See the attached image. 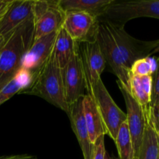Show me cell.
<instances>
[{"label":"cell","instance_id":"6da1fadb","mask_svg":"<svg viewBox=\"0 0 159 159\" xmlns=\"http://www.w3.org/2000/svg\"><path fill=\"white\" fill-rule=\"evenodd\" d=\"M34 20H27L14 30L0 52V90L21 69L23 57L34 42Z\"/></svg>","mask_w":159,"mask_h":159},{"label":"cell","instance_id":"7a4b0ae2","mask_svg":"<svg viewBox=\"0 0 159 159\" xmlns=\"http://www.w3.org/2000/svg\"><path fill=\"white\" fill-rule=\"evenodd\" d=\"M21 93L39 96L62 110L67 115L69 113V106L64 92L61 71L54 63L52 56L37 71L30 86Z\"/></svg>","mask_w":159,"mask_h":159},{"label":"cell","instance_id":"3957f363","mask_svg":"<svg viewBox=\"0 0 159 159\" xmlns=\"http://www.w3.org/2000/svg\"><path fill=\"white\" fill-rule=\"evenodd\" d=\"M140 17L159 19V0H113L103 13L98 17V20L107 22L116 26L124 27L126 23Z\"/></svg>","mask_w":159,"mask_h":159},{"label":"cell","instance_id":"277c9868","mask_svg":"<svg viewBox=\"0 0 159 159\" xmlns=\"http://www.w3.org/2000/svg\"><path fill=\"white\" fill-rule=\"evenodd\" d=\"M107 23L116 45L120 57L129 71L136 61L152 55V51L158 45L159 40L154 41L138 40L127 34L124 27Z\"/></svg>","mask_w":159,"mask_h":159},{"label":"cell","instance_id":"5b68a950","mask_svg":"<svg viewBox=\"0 0 159 159\" xmlns=\"http://www.w3.org/2000/svg\"><path fill=\"white\" fill-rule=\"evenodd\" d=\"M89 95L94 99L97 105L107 134L115 141L120 127L127 120L126 113L116 105L107 91L102 79L98 81Z\"/></svg>","mask_w":159,"mask_h":159},{"label":"cell","instance_id":"8992f818","mask_svg":"<svg viewBox=\"0 0 159 159\" xmlns=\"http://www.w3.org/2000/svg\"><path fill=\"white\" fill-rule=\"evenodd\" d=\"M65 16L57 1L34 0V40L58 31L61 28Z\"/></svg>","mask_w":159,"mask_h":159},{"label":"cell","instance_id":"52a82bcc","mask_svg":"<svg viewBox=\"0 0 159 159\" xmlns=\"http://www.w3.org/2000/svg\"><path fill=\"white\" fill-rule=\"evenodd\" d=\"M77 52L85 77L87 94H90L93 87L101 79L107 63L96 40L77 43Z\"/></svg>","mask_w":159,"mask_h":159},{"label":"cell","instance_id":"ba28073f","mask_svg":"<svg viewBox=\"0 0 159 159\" xmlns=\"http://www.w3.org/2000/svg\"><path fill=\"white\" fill-rule=\"evenodd\" d=\"M96 40L99 45L106 63L110 67L120 82L129 90L130 71L126 68L120 57L117 48L106 22L99 21Z\"/></svg>","mask_w":159,"mask_h":159},{"label":"cell","instance_id":"9c48e42d","mask_svg":"<svg viewBox=\"0 0 159 159\" xmlns=\"http://www.w3.org/2000/svg\"><path fill=\"white\" fill-rule=\"evenodd\" d=\"M99 20L97 17L83 12H65L61 27L75 42L95 41Z\"/></svg>","mask_w":159,"mask_h":159},{"label":"cell","instance_id":"30bf717a","mask_svg":"<svg viewBox=\"0 0 159 159\" xmlns=\"http://www.w3.org/2000/svg\"><path fill=\"white\" fill-rule=\"evenodd\" d=\"M116 82L125 101L126 108H127L126 122L128 126L129 131L131 136L135 158H137L139 148L141 147L144 127H145L144 110L121 82H120L119 81H116Z\"/></svg>","mask_w":159,"mask_h":159},{"label":"cell","instance_id":"8fae6325","mask_svg":"<svg viewBox=\"0 0 159 159\" xmlns=\"http://www.w3.org/2000/svg\"><path fill=\"white\" fill-rule=\"evenodd\" d=\"M65 99L68 106L85 96V81L80 59L76 51L68 65L61 70Z\"/></svg>","mask_w":159,"mask_h":159},{"label":"cell","instance_id":"7c38bea8","mask_svg":"<svg viewBox=\"0 0 159 159\" xmlns=\"http://www.w3.org/2000/svg\"><path fill=\"white\" fill-rule=\"evenodd\" d=\"M57 34V31L34 40L23 57L22 69L29 71L34 78L37 71L51 57Z\"/></svg>","mask_w":159,"mask_h":159},{"label":"cell","instance_id":"4fadbf2b","mask_svg":"<svg viewBox=\"0 0 159 159\" xmlns=\"http://www.w3.org/2000/svg\"><path fill=\"white\" fill-rule=\"evenodd\" d=\"M34 0H14L0 22V35L10 37L22 23L34 19Z\"/></svg>","mask_w":159,"mask_h":159},{"label":"cell","instance_id":"5bb4252c","mask_svg":"<svg viewBox=\"0 0 159 159\" xmlns=\"http://www.w3.org/2000/svg\"><path fill=\"white\" fill-rule=\"evenodd\" d=\"M71 121V126L75 134L79 146L81 148L84 159L93 158L94 144L89 139L88 130L85 125L83 116L82 97L69 106V113L68 114Z\"/></svg>","mask_w":159,"mask_h":159},{"label":"cell","instance_id":"9a60e30c","mask_svg":"<svg viewBox=\"0 0 159 159\" xmlns=\"http://www.w3.org/2000/svg\"><path fill=\"white\" fill-rule=\"evenodd\" d=\"M145 127L137 159H158L159 134L150 106L144 109Z\"/></svg>","mask_w":159,"mask_h":159},{"label":"cell","instance_id":"2e32d148","mask_svg":"<svg viewBox=\"0 0 159 159\" xmlns=\"http://www.w3.org/2000/svg\"><path fill=\"white\" fill-rule=\"evenodd\" d=\"M83 116L92 144H95L99 138L107 134L102 120L99 114L97 105L90 95L82 97Z\"/></svg>","mask_w":159,"mask_h":159},{"label":"cell","instance_id":"e0dca14e","mask_svg":"<svg viewBox=\"0 0 159 159\" xmlns=\"http://www.w3.org/2000/svg\"><path fill=\"white\" fill-rule=\"evenodd\" d=\"M77 43L68 35V33L61 28L57 31L52 51L53 60L61 70L63 69L76 51Z\"/></svg>","mask_w":159,"mask_h":159},{"label":"cell","instance_id":"ac0fdd59","mask_svg":"<svg viewBox=\"0 0 159 159\" xmlns=\"http://www.w3.org/2000/svg\"><path fill=\"white\" fill-rule=\"evenodd\" d=\"M113 0H58L57 5L64 12H83L99 17Z\"/></svg>","mask_w":159,"mask_h":159},{"label":"cell","instance_id":"d6986e66","mask_svg":"<svg viewBox=\"0 0 159 159\" xmlns=\"http://www.w3.org/2000/svg\"><path fill=\"white\" fill-rule=\"evenodd\" d=\"M152 76H137L130 74L129 92L144 109L150 106L152 99Z\"/></svg>","mask_w":159,"mask_h":159},{"label":"cell","instance_id":"ffe728a7","mask_svg":"<svg viewBox=\"0 0 159 159\" xmlns=\"http://www.w3.org/2000/svg\"><path fill=\"white\" fill-rule=\"evenodd\" d=\"M33 80V75L21 68L15 77L0 90V106L9 100L14 95L21 93L27 89L32 84Z\"/></svg>","mask_w":159,"mask_h":159},{"label":"cell","instance_id":"44dd1931","mask_svg":"<svg viewBox=\"0 0 159 159\" xmlns=\"http://www.w3.org/2000/svg\"><path fill=\"white\" fill-rule=\"evenodd\" d=\"M114 141L117 148L119 159L135 158L131 136L126 121L120 127Z\"/></svg>","mask_w":159,"mask_h":159},{"label":"cell","instance_id":"7402d4cb","mask_svg":"<svg viewBox=\"0 0 159 159\" xmlns=\"http://www.w3.org/2000/svg\"><path fill=\"white\" fill-rule=\"evenodd\" d=\"M156 69L152 74V90L150 107L155 120L157 130L159 120V57L156 59Z\"/></svg>","mask_w":159,"mask_h":159},{"label":"cell","instance_id":"603a6c76","mask_svg":"<svg viewBox=\"0 0 159 159\" xmlns=\"http://www.w3.org/2000/svg\"><path fill=\"white\" fill-rule=\"evenodd\" d=\"M156 59L150 57L136 61L132 65L130 74L137 76L152 75L156 69Z\"/></svg>","mask_w":159,"mask_h":159},{"label":"cell","instance_id":"cb8c5ba5","mask_svg":"<svg viewBox=\"0 0 159 159\" xmlns=\"http://www.w3.org/2000/svg\"><path fill=\"white\" fill-rule=\"evenodd\" d=\"M107 151L105 148V139L104 136L100 137L97 139L94 144L93 158L92 159H104Z\"/></svg>","mask_w":159,"mask_h":159},{"label":"cell","instance_id":"d4e9b609","mask_svg":"<svg viewBox=\"0 0 159 159\" xmlns=\"http://www.w3.org/2000/svg\"><path fill=\"white\" fill-rule=\"evenodd\" d=\"M14 0H0V22L2 20Z\"/></svg>","mask_w":159,"mask_h":159},{"label":"cell","instance_id":"484cf974","mask_svg":"<svg viewBox=\"0 0 159 159\" xmlns=\"http://www.w3.org/2000/svg\"><path fill=\"white\" fill-rule=\"evenodd\" d=\"M0 159H37V158L34 155H27V154H23V155H9V156H2Z\"/></svg>","mask_w":159,"mask_h":159},{"label":"cell","instance_id":"4316f807","mask_svg":"<svg viewBox=\"0 0 159 159\" xmlns=\"http://www.w3.org/2000/svg\"><path fill=\"white\" fill-rule=\"evenodd\" d=\"M10 37H3V36L0 35V52H1L3 47L5 46V44H6V43L7 42V40H9Z\"/></svg>","mask_w":159,"mask_h":159},{"label":"cell","instance_id":"83f0119b","mask_svg":"<svg viewBox=\"0 0 159 159\" xmlns=\"http://www.w3.org/2000/svg\"><path fill=\"white\" fill-rule=\"evenodd\" d=\"M158 52H159V43H158V46H157V48H155V49L153 51H152V54H155V53H158Z\"/></svg>","mask_w":159,"mask_h":159},{"label":"cell","instance_id":"f1b7e54d","mask_svg":"<svg viewBox=\"0 0 159 159\" xmlns=\"http://www.w3.org/2000/svg\"><path fill=\"white\" fill-rule=\"evenodd\" d=\"M104 159H113V158H112L111 157H110V155L107 152V153H106V155H105V158Z\"/></svg>","mask_w":159,"mask_h":159},{"label":"cell","instance_id":"f546056e","mask_svg":"<svg viewBox=\"0 0 159 159\" xmlns=\"http://www.w3.org/2000/svg\"><path fill=\"white\" fill-rule=\"evenodd\" d=\"M134 159H137V158H134Z\"/></svg>","mask_w":159,"mask_h":159},{"label":"cell","instance_id":"4dcf8cb0","mask_svg":"<svg viewBox=\"0 0 159 159\" xmlns=\"http://www.w3.org/2000/svg\"><path fill=\"white\" fill-rule=\"evenodd\" d=\"M158 159H159V155H158Z\"/></svg>","mask_w":159,"mask_h":159}]
</instances>
